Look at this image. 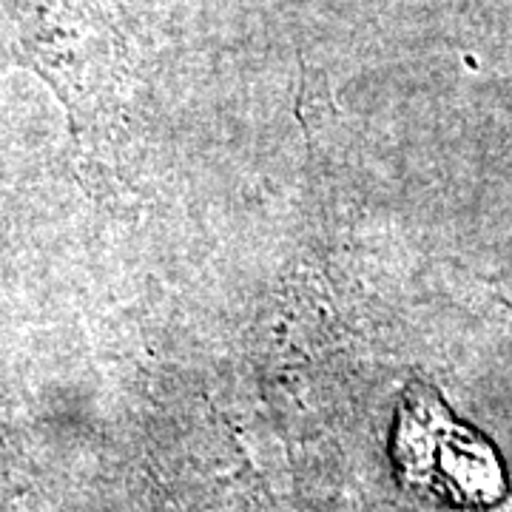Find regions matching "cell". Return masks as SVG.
<instances>
[{"instance_id": "cell-2", "label": "cell", "mask_w": 512, "mask_h": 512, "mask_svg": "<svg viewBox=\"0 0 512 512\" xmlns=\"http://www.w3.org/2000/svg\"><path fill=\"white\" fill-rule=\"evenodd\" d=\"M20 55L80 114L114 66V32L97 0H15Z\"/></svg>"}, {"instance_id": "cell-1", "label": "cell", "mask_w": 512, "mask_h": 512, "mask_svg": "<svg viewBox=\"0 0 512 512\" xmlns=\"http://www.w3.org/2000/svg\"><path fill=\"white\" fill-rule=\"evenodd\" d=\"M393 453L404 484L453 507H490L504 495V470L493 447L458 424L424 384L404 393Z\"/></svg>"}]
</instances>
